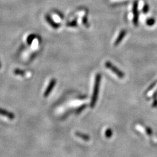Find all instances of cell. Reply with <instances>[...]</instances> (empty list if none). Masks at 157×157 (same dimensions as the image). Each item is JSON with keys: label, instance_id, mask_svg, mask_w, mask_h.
Listing matches in <instances>:
<instances>
[{"label": "cell", "instance_id": "obj_1", "mask_svg": "<svg viewBox=\"0 0 157 157\" xmlns=\"http://www.w3.org/2000/svg\"><path fill=\"white\" fill-rule=\"evenodd\" d=\"M100 76L98 75L96 77L95 87H94V93H93V95L92 100H91V107H93L95 105V102L97 100L98 87H99V84H100Z\"/></svg>", "mask_w": 157, "mask_h": 157}, {"label": "cell", "instance_id": "obj_2", "mask_svg": "<svg viewBox=\"0 0 157 157\" xmlns=\"http://www.w3.org/2000/svg\"><path fill=\"white\" fill-rule=\"evenodd\" d=\"M56 84V80L55 78H53L51 80L50 84L48 86L47 89L45 90V93L44 94V97H47L49 94H50L51 91L54 89L55 85Z\"/></svg>", "mask_w": 157, "mask_h": 157}, {"label": "cell", "instance_id": "obj_3", "mask_svg": "<svg viewBox=\"0 0 157 157\" xmlns=\"http://www.w3.org/2000/svg\"><path fill=\"white\" fill-rule=\"evenodd\" d=\"M0 115L6 117L7 118H9L10 119H13L15 118V115L13 113L8 112V111H6L3 109H1V108H0Z\"/></svg>", "mask_w": 157, "mask_h": 157}, {"label": "cell", "instance_id": "obj_4", "mask_svg": "<svg viewBox=\"0 0 157 157\" xmlns=\"http://www.w3.org/2000/svg\"><path fill=\"white\" fill-rule=\"evenodd\" d=\"M106 66L107 67L110 68V69H111L112 71H113L116 74H117L118 76L120 77V78H122V77H124V75L123 73H122V72L121 71H119L118 69H117L116 67H112V65H111L110 63L109 62H107L106 63Z\"/></svg>", "mask_w": 157, "mask_h": 157}, {"label": "cell", "instance_id": "obj_5", "mask_svg": "<svg viewBox=\"0 0 157 157\" xmlns=\"http://www.w3.org/2000/svg\"><path fill=\"white\" fill-rule=\"evenodd\" d=\"M76 135L78 137L82 138V139L83 140H84L87 141L89 140V138L88 136H87V135H83V134L80 133H78V132L76 133Z\"/></svg>", "mask_w": 157, "mask_h": 157}, {"label": "cell", "instance_id": "obj_6", "mask_svg": "<svg viewBox=\"0 0 157 157\" xmlns=\"http://www.w3.org/2000/svg\"><path fill=\"white\" fill-rule=\"evenodd\" d=\"M14 73H15V75H20V76H24V75H25V72H24L23 71L21 70V69H15V70L14 71Z\"/></svg>", "mask_w": 157, "mask_h": 157}, {"label": "cell", "instance_id": "obj_7", "mask_svg": "<svg viewBox=\"0 0 157 157\" xmlns=\"http://www.w3.org/2000/svg\"><path fill=\"white\" fill-rule=\"evenodd\" d=\"M124 34H125V32H124H124H122L121 34H120V37H119V38H118V39L117 40V41H116V43H115V44H118L120 41H121V40L122 39H123L124 38Z\"/></svg>", "mask_w": 157, "mask_h": 157}, {"label": "cell", "instance_id": "obj_8", "mask_svg": "<svg viewBox=\"0 0 157 157\" xmlns=\"http://www.w3.org/2000/svg\"><path fill=\"white\" fill-rule=\"evenodd\" d=\"M1 67V63H0V68Z\"/></svg>", "mask_w": 157, "mask_h": 157}]
</instances>
